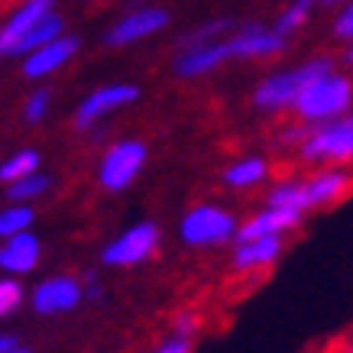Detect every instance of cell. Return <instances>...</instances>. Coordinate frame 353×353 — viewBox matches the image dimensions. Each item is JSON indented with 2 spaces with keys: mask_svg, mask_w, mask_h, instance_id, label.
Returning <instances> with one entry per match:
<instances>
[{
  "mask_svg": "<svg viewBox=\"0 0 353 353\" xmlns=\"http://www.w3.org/2000/svg\"><path fill=\"white\" fill-rule=\"evenodd\" d=\"M78 52V39H55V43L43 46L30 52V59L23 62V72L30 78H43V75H52L59 65H65L72 55Z\"/></svg>",
  "mask_w": 353,
  "mask_h": 353,
  "instance_id": "9a60e30c",
  "label": "cell"
},
{
  "mask_svg": "<svg viewBox=\"0 0 353 353\" xmlns=\"http://www.w3.org/2000/svg\"><path fill=\"white\" fill-rule=\"evenodd\" d=\"M334 32L341 36V39H353V3L347 7V10L341 13V20H337V26H334Z\"/></svg>",
  "mask_w": 353,
  "mask_h": 353,
  "instance_id": "4316f807",
  "label": "cell"
},
{
  "mask_svg": "<svg viewBox=\"0 0 353 353\" xmlns=\"http://www.w3.org/2000/svg\"><path fill=\"white\" fill-rule=\"evenodd\" d=\"M39 263V240L32 234L7 236V243L0 250V266L7 272H30Z\"/></svg>",
  "mask_w": 353,
  "mask_h": 353,
  "instance_id": "2e32d148",
  "label": "cell"
},
{
  "mask_svg": "<svg viewBox=\"0 0 353 353\" xmlns=\"http://www.w3.org/2000/svg\"><path fill=\"white\" fill-rule=\"evenodd\" d=\"M350 101H353V81L327 72V75H318L314 81L301 88V94L295 97L292 108L305 120H331L350 108Z\"/></svg>",
  "mask_w": 353,
  "mask_h": 353,
  "instance_id": "6da1fadb",
  "label": "cell"
},
{
  "mask_svg": "<svg viewBox=\"0 0 353 353\" xmlns=\"http://www.w3.org/2000/svg\"><path fill=\"white\" fill-rule=\"evenodd\" d=\"M143 162H146V146L137 143V139H127V143L110 146V152L104 156V162H101V185H104L108 192L127 188V185L137 179V172L143 169Z\"/></svg>",
  "mask_w": 353,
  "mask_h": 353,
  "instance_id": "8992f818",
  "label": "cell"
},
{
  "mask_svg": "<svg viewBox=\"0 0 353 353\" xmlns=\"http://www.w3.org/2000/svg\"><path fill=\"white\" fill-rule=\"evenodd\" d=\"M36 165H39V156L32 150H23V152H17L13 159H7L0 165V179L13 185V182H20V179H26V175H32Z\"/></svg>",
  "mask_w": 353,
  "mask_h": 353,
  "instance_id": "ffe728a7",
  "label": "cell"
},
{
  "mask_svg": "<svg viewBox=\"0 0 353 353\" xmlns=\"http://www.w3.org/2000/svg\"><path fill=\"white\" fill-rule=\"evenodd\" d=\"M234 230H236L234 217L227 214V211H221V208H214V204L192 208L188 217L182 221V236H185V243H192V246H217V243H224V240H230Z\"/></svg>",
  "mask_w": 353,
  "mask_h": 353,
  "instance_id": "277c9868",
  "label": "cell"
},
{
  "mask_svg": "<svg viewBox=\"0 0 353 353\" xmlns=\"http://www.w3.org/2000/svg\"><path fill=\"white\" fill-rule=\"evenodd\" d=\"M156 246H159L156 224H139L104 250V263L108 266H137V263H143V259H150L156 253Z\"/></svg>",
  "mask_w": 353,
  "mask_h": 353,
  "instance_id": "52a82bcc",
  "label": "cell"
},
{
  "mask_svg": "<svg viewBox=\"0 0 353 353\" xmlns=\"http://www.w3.org/2000/svg\"><path fill=\"white\" fill-rule=\"evenodd\" d=\"M327 72H331V62H327V59H314V62L301 65V68H295V72L266 78V81L256 88L253 101H256V108H263V110L292 108L295 97L301 94V88L308 85V81H314L318 75H327Z\"/></svg>",
  "mask_w": 353,
  "mask_h": 353,
  "instance_id": "3957f363",
  "label": "cell"
},
{
  "mask_svg": "<svg viewBox=\"0 0 353 353\" xmlns=\"http://www.w3.org/2000/svg\"><path fill=\"white\" fill-rule=\"evenodd\" d=\"M59 32H62V20H59L55 13H49L39 26H32L30 36L17 46V52H36V49H43V46L55 43V39H59Z\"/></svg>",
  "mask_w": 353,
  "mask_h": 353,
  "instance_id": "d6986e66",
  "label": "cell"
},
{
  "mask_svg": "<svg viewBox=\"0 0 353 353\" xmlns=\"http://www.w3.org/2000/svg\"><path fill=\"white\" fill-rule=\"evenodd\" d=\"M299 156L305 162H324V165L353 162V114L327 127H314L299 146Z\"/></svg>",
  "mask_w": 353,
  "mask_h": 353,
  "instance_id": "7a4b0ae2",
  "label": "cell"
},
{
  "mask_svg": "<svg viewBox=\"0 0 353 353\" xmlns=\"http://www.w3.org/2000/svg\"><path fill=\"white\" fill-rule=\"evenodd\" d=\"M230 59V49L227 43H214V46H194L188 52L179 59V75L192 78V75H204V72H211L214 65L227 62Z\"/></svg>",
  "mask_w": 353,
  "mask_h": 353,
  "instance_id": "e0dca14e",
  "label": "cell"
},
{
  "mask_svg": "<svg viewBox=\"0 0 353 353\" xmlns=\"http://www.w3.org/2000/svg\"><path fill=\"white\" fill-rule=\"evenodd\" d=\"M311 3H314V0H299L295 7H289V10L282 13V20H279V30L276 32H282V36H285V32L295 30V26H299V23L311 13Z\"/></svg>",
  "mask_w": 353,
  "mask_h": 353,
  "instance_id": "cb8c5ba5",
  "label": "cell"
},
{
  "mask_svg": "<svg viewBox=\"0 0 353 353\" xmlns=\"http://www.w3.org/2000/svg\"><path fill=\"white\" fill-rule=\"evenodd\" d=\"M311 353H353V327L350 331H343V334H337V337H331V341L318 343Z\"/></svg>",
  "mask_w": 353,
  "mask_h": 353,
  "instance_id": "d4e9b609",
  "label": "cell"
},
{
  "mask_svg": "<svg viewBox=\"0 0 353 353\" xmlns=\"http://www.w3.org/2000/svg\"><path fill=\"white\" fill-rule=\"evenodd\" d=\"M282 256V236H259V240H246L236 246L234 253V272L240 282L259 285L269 276V269L276 266V259Z\"/></svg>",
  "mask_w": 353,
  "mask_h": 353,
  "instance_id": "5b68a950",
  "label": "cell"
},
{
  "mask_svg": "<svg viewBox=\"0 0 353 353\" xmlns=\"http://www.w3.org/2000/svg\"><path fill=\"white\" fill-rule=\"evenodd\" d=\"M10 350H17V347H13V341H10V337H3V334H0V353H10Z\"/></svg>",
  "mask_w": 353,
  "mask_h": 353,
  "instance_id": "83f0119b",
  "label": "cell"
},
{
  "mask_svg": "<svg viewBox=\"0 0 353 353\" xmlns=\"http://www.w3.org/2000/svg\"><path fill=\"white\" fill-rule=\"evenodd\" d=\"M299 224H301L299 211H289V208H266L263 214L250 217L236 236H240V243L259 240V236H282V234H289V230H295Z\"/></svg>",
  "mask_w": 353,
  "mask_h": 353,
  "instance_id": "7c38bea8",
  "label": "cell"
},
{
  "mask_svg": "<svg viewBox=\"0 0 353 353\" xmlns=\"http://www.w3.org/2000/svg\"><path fill=\"white\" fill-rule=\"evenodd\" d=\"M46 108H49V94L46 91H39V94H32L30 97V104H26V120H43V114H46Z\"/></svg>",
  "mask_w": 353,
  "mask_h": 353,
  "instance_id": "484cf974",
  "label": "cell"
},
{
  "mask_svg": "<svg viewBox=\"0 0 353 353\" xmlns=\"http://www.w3.org/2000/svg\"><path fill=\"white\" fill-rule=\"evenodd\" d=\"M321 3H337V0H321Z\"/></svg>",
  "mask_w": 353,
  "mask_h": 353,
  "instance_id": "f1b7e54d",
  "label": "cell"
},
{
  "mask_svg": "<svg viewBox=\"0 0 353 353\" xmlns=\"http://www.w3.org/2000/svg\"><path fill=\"white\" fill-rule=\"evenodd\" d=\"M263 179H266V162L263 159H243L224 172V182L230 188H250V185H259Z\"/></svg>",
  "mask_w": 353,
  "mask_h": 353,
  "instance_id": "ac0fdd59",
  "label": "cell"
},
{
  "mask_svg": "<svg viewBox=\"0 0 353 353\" xmlns=\"http://www.w3.org/2000/svg\"><path fill=\"white\" fill-rule=\"evenodd\" d=\"M46 188H49V179L46 175H26V179H20V182L10 185V198L13 201H26V198H36V194H43Z\"/></svg>",
  "mask_w": 353,
  "mask_h": 353,
  "instance_id": "7402d4cb",
  "label": "cell"
},
{
  "mask_svg": "<svg viewBox=\"0 0 353 353\" xmlns=\"http://www.w3.org/2000/svg\"><path fill=\"white\" fill-rule=\"evenodd\" d=\"M10 353H26V350H10Z\"/></svg>",
  "mask_w": 353,
  "mask_h": 353,
  "instance_id": "f546056e",
  "label": "cell"
},
{
  "mask_svg": "<svg viewBox=\"0 0 353 353\" xmlns=\"http://www.w3.org/2000/svg\"><path fill=\"white\" fill-rule=\"evenodd\" d=\"M20 301H23L20 282H13V279H0V318H3V314H10Z\"/></svg>",
  "mask_w": 353,
  "mask_h": 353,
  "instance_id": "603a6c76",
  "label": "cell"
},
{
  "mask_svg": "<svg viewBox=\"0 0 353 353\" xmlns=\"http://www.w3.org/2000/svg\"><path fill=\"white\" fill-rule=\"evenodd\" d=\"M137 97H139V91L133 85H108V88H101V91H94V94L78 108L75 123L78 127H94L104 114H110V110H117V108H127V104H133Z\"/></svg>",
  "mask_w": 353,
  "mask_h": 353,
  "instance_id": "30bf717a",
  "label": "cell"
},
{
  "mask_svg": "<svg viewBox=\"0 0 353 353\" xmlns=\"http://www.w3.org/2000/svg\"><path fill=\"white\" fill-rule=\"evenodd\" d=\"M230 59H259V55H276L282 49V32H266L263 26H250L236 39L227 43Z\"/></svg>",
  "mask_w": 353,
  "mask_h": 353,
  "instance_id": "5bb4252c",
  "label": "cell"
},
{
  "mask_svg": "<svg viewBox=\"0 0 353 353\" xmlns=\"http://www.w3.org/2000/svg\"><path fill=\"white\" fill-rule=\"evenodd\" d=\"M350 62H353V49H350Z\"/></svg>",
  "mask_w": 353,
  "mask_h": 353,
  "instance_id": "4dcf8cb0",
  "label": "cell"
},
{
  "mask_svg": "<svg viewBox=\"0 0 353 353\" xmlns=\"http://www.w3.org/2000/svg\"><path fill=\"white\" fill-rule=\"evenodd\" d=\"M32 224V211L30 208H10L0 214V236H17L26 234V227Z\"/></svg>",
  "mask_w": 353,
  "mask_h": 353,
  "instance_id": "44dd1931",
  "label": "cell"
},
{
  "mask_svg": "<svg viewBox=\"0 0 353 353\" xmlns=\"http://www.w3.org/2000/svg\"><path fill=\"white\" fill-rule=\"evenodd\" d=\"M81 299V285H78L75 279L68 276H59V279H49L43 282L36 295H32V305L39 314H59V311H72Z\"/></svg>",
  "mask_w": 353,
  "mask_h": 353,
  "instance_id": "8fae6325",
  "label": "cell"
},
{
  "mask_svg": "<svg viewBox=\"0 0 353 353\" xmlns=\"http://www.w3.org/2000/svg\"><path fill=\"white\" fill-rule=\"evenodd\" d=\"M52 13V0H26L10 20L0 26V55H17V46L30 36L32 26H39Z\"/></svg>",
  "mask_w": 353,
  "mask_h": 353,
  "instance_id": "9c48e42d",
  "label": "cell"
},
{
  "mask_svg": "<svg viewBox=\"0 0 353 353\" xmlns=\"http://www.w3.org/2000/svg\"><path fill=\"white\" fill-rule=\"evenodd\" d=\"M308 208H334L353 194V169H321L301 179Z\"/></svg>",
  "mask_w": 353,
  "mask_h": 353,
  "instance_id": "ba28073f",
  "label": "cell"
},
{
  "mask_svg": "<svg viewBox=\"0 0 353 353\" xmlns=\"http://www.w3.org/2000/svg\"><path fill=\"white\" fill-rule=\"evenodd\" d=\"M165 23H169L165 10H156V7H150V10H137V13H130V17H123V20L108 32V43L110 46L137 43V39L150 36V32H159Z\"/></svg>",
  "mask_w": 353,
  "mask_h": 353,
  "instance_id": "4fadbf2b",
  "label": "cell"
}]
</instances>
